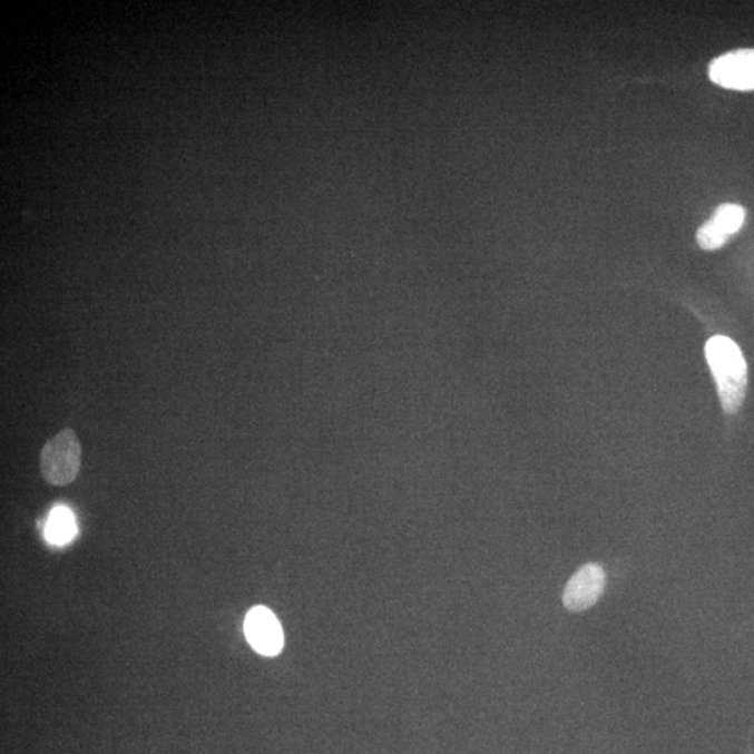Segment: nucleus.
<instances>
[{
  "label": "nucleus",
  "mask_w": 754,
  "mask_h": 754,
  "mask_svg": "<svg viewBox=\"0 0 754 754\" xmlns=\"http://www.w3.org/2000/svg\"><path fill=\"white\" fill-rule=\"evenodd\" d=\"M706 358L724 411L736 414L747 390V365L740 346L725 335H715L707 341Z\"/></svg>",
  "instance_id": "1"
},
{
  "label": "nucleus",
  "mask_w": 754,
  "mask_h": 754,
  "mask_svg": "<svg viewBox=\"0 0 754 754\" xmlns=\"http://www.w3.org/2000/svg\"><path fill=\"white\" fill-rule=\"evenodd\" d=\"M81 456V443L74 429H62L42 445L40 470L43 481L52 487L70 486L79 477Z\"/></svg>",
  "instance_id": "2"
},
{
  "label": "nucleus",
  "mask_w": 754,
  "mask_h": 754,
  "mask_svg": "<svg viewBox=\"0 0 754 754\" xmlns=\"http://www.w3.org/2000/svg\"><path fill=\"white\" fill-rule=\"evenodd\" d=\"M709 79L728 90H754V49H740L714 59L708 69Z\"/></svg>",
  "instance_id": "3"
},
{
  "label": "nucleus",
  "mask_w": 754,
  "mask_h": 754,
  "mask_svg": "<svg viewBox=\"0 0 754 754\" xmlns=\"http://www.w3.org/2000/svg\"><path fill=\"white\" fill-rule=\"evenodd\" d=\"M247 643L256 653L275 657L284 646V633L272 610L256 607L249 610L245 619Z\"/></svg>",
  "instance_id": "4"
},
{
  "label": "nucleus",
  "mask_w": 754,
  "mask_h": 754,
  "mask_svg": "<svg viewBox=\"0 0 754 754\" xmlns=\"http://www.w3.org/2000/svg\"><path fill=\"white\" fill-rule=\"evenodd\" d=\"M605 588V571L597 564H588L576 571L564 593V605L571 613H582L597 604Z\"/></svg>",
  "instance_id": "5"
},
{
  "label": "nucleus",
  "mask_w": 754,
  "mask_h": 754,
  "mask_svg": "<svg viewBox=\"0 0 754 754\" xmlns=\"http://www.w3.org/2000/svg\"><path fill=\"white\" fill-rule=\"evenodd\" d=\"M48 541L57 545L68 544L76 536L75 517L66 508H57L49 516L47 525Z\"/></svg>",
  "instance_id": "6"
},
{
  "label": "nucleus",
  "mask_w": 754,
  "mask_h": 754,
  "mask_svg": "<svg viewBox=\"0 0 754 754\" xmlns=\"http://www.w3.org/2000/svg\"><path fill=\"white\" fill-rule=\"evenodd\" d=\"M714 227L723 233L725 236L731 238L732 235H735L737 231L741 229L743 222H745V210L743 207L737 205H731V203H725L721 205L717 210L714 212L712 219Z\"/></svg>",
  "instance_id": "7"
},
{
  "label": "nucleus",
  "mask_w": 754,
  "mask_h": 754,
  "mask_svg": "<svg viewBox=\"0 0 754 754\" xmlns=\"http://www.w3.org/2000/svg\"><path fill=\"white\" fill-rule=\"evenodd\" d=\"M696 239L698 246H701L704 251H717L729 241L728 236L719 233V231L714 227V224L709 222V219L706 224H703L702 227L698 228Z\"/></svg>",
  "instance_id": "8"
}]
</instances>
